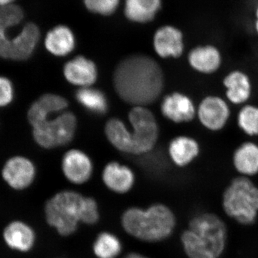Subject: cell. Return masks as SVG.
I'll return each instance as SVG.
<instances>
[{
    "label": "cell",
    "instance_id": "cell-1",
    "mask_svg": "<svg viewBox=\"0 0 258 258\" xmlns=\"http://www.w3.org/2000/svg\"><path fill=\"white\" fill-rule=\"evenodd\" d=\"M113 82L120 99L134 107H146L159 99L165 79L160 64L154 58L134 54L118 62Z\"/></svg>",
    "mask_w": 258,
    "mask_h": 258
},
{
    "label": "cell",
    "instance_id": "cell-2",
    "mask_svg": "<svg viewBox=\"0 0 258 258\" xmlns=\"http://www.w3.org/2000/svg\"><path fill=\"white\" fill-rule=\"evenodd\" d=\"M45 215L47 224L62 237L74 235L81 223L94 225L100 220L96 200L73 190H62L49 199Z\"/></svg>",
    "mask_w": 258,
    "mask_h": 258
},
{
    "label": "cell",
    "instance_id": "cell-3",
    "mask_svg": "<svg viewBox=\"0 0 258 258\" xmlns=\"http://www.w3.org/2000/svg\"><path fill=\"white\" fill-rule=\"evenodd\" d=\"M123 230L137 240L158 242L170 237L176 226L174 212L165 205L153 204L147 208L132 207L122 214Z\"/></svg>",
    "mask_w": 258,
    "mask_h": 258
},
{
    "label": "cell",
    "instance_id": "cell-4",
    "mask_svg": "<svg viewBox=\"0 0 258 258\" xmlns=\"http://www.w3.org/2000/svg\"><path fill=\"white\" fill-rule=\"evenodd\" d=\"M227 228L217 215L203 213L191 219L181 235L185 253L189 258H218L225 249Z\"/></svg>",
    "mask_w": 258,
    "mask_h": 258
},
{
    "label": "cell",
    "instance_id": "cell-5",
    "mask_svg": "<svg viewBox=\"0 0 258 258\" xmlns=\"http://www.w3.org/2000/svg\"><path fill=\"white\" fill-rule=\"evenodd\" d=\"M24 17L23 10L16 5L0 7V57L16 61L28 60L35 52L40 38V31L35 23H28L17 36L10 38L7 27H15Z\"/></svg>",
    "mask_w": 258,
    "mask_h": 258
},
{
    "label": "cell",
    "instance_id": "cell-6",
    "mask_svg": "<svg viewBox=\"0 0 258 258\" xmlns=\"http://www.w3.org/2000/svg\"><path fill=\"white\" fill-rule=\"evenodd\" d=\"M223 208L242 225H252L258 212V187L246 176L232 180L223 195Z\"/></svg>",
    "mask_w": 258,
    "mask_h": 258
},
{
    "label": "cell",
    "instance_id": "cell-7",
    "mask_svg": "<svg viewBox=\"0 0 258 258\" xmlns=\"http://www.w3.org/2000/svg\"><path fill=\"white\" fill-rule=\"evenodd\" d=\"M77 128V118L73 112L66 111L57 116L32 127L35 142L46 149L64 147L72 142Z\"/></svg>",
    "mask_w": 258,
    "mask_h": 258
},
{
    "label": "cell",
    "instance_id": "cell-8",
    "mask_svg": "<svg viewBox=\"0 0 258 258\" xmlns=\"http://www.w3.org/2000/svg\"><path fill=\"white\" fill-rule=\"evenodd\" d=\"M134 155L147 154L154 149L159 137V128L154 113L146 107H134L128 113Z\"/></svg>",
    "mask_w": 258,
    "mask_h": 258
},
{
    "label": "cell",
    "instance_id": "cell-9",
    "mask_svg": "<svg viewBox=\"0 0 258 258\" xmlns=\"http://www.w3.org/2000/svg\"><path fill=\"white\" fill-rule=\"evenodd\" d=\"M231 115L229 102L217 95H207L197 105L196 118L208 132H220L225 129Z\"/></svg>",
    "mask_w": 258,
    "mask_h": 258
},
{
    "label": "cell",
    "instance_id": "cell-10",
    "mask_svg": "<svg viewBox=\"0 0 258 258\" xmlns=\"http://www.w3.org/2000/svg\"><path fill=\"white\" fill-rule=\"evenodd\" d=\"M160 111L166 119L176 124L191 123L197 117V105L186 93L174 91L164 97Z\"/></svg>",
    "mask_w": 258,
    "mask_h": 258
},
{
    "label": "cell",
    "instance_id": "cell-11",
    "mask_svg": "<svg viewBox=\"0 0 258 258\" xmlns=\"http://www.w3.org/2000/svg\"><path fill=\"white\" fill-rule=\"evenodd\" d=\"M153 47L161 58L179 59L185 51L184 33L174 25H163L154 32Z\"/></svg>",
    "mask_w": 258,
    "mask_h": 258
},
{
    "label": "cell",
    "instance_id": "cell-12",
    "mask_svg": "<svg viewBox=\"0 0 258 258\" xmlns=\"http://www.w3.org/2000/svg\"><path fill=\"white\" fill-rule=\"evenodd\" d=\"M61 169L68 181L75 185H83L92 177L93 164L87 154L79 149L68 151L61 161Z\"/></svg>",
    "mask_w": 258,
    "mask_h": 258
},
{
    "label": "cell",
    "instance_id": "cell-13",
    "mask_svg": "<svg viewBox=\"0 0 258 258\" xmlns=\"http://www.w3.org/2000/svg\"><path fill=\"white\" fill-rule=\"evenodd\" d=\"M186 60L190 69L204 76L216 74L223 64V55L218 47L213 44H202L188 52Z\"/></svg>",
    "mask_w": 258,
    "mask_h": 258
},
{
    "label": "cell",
    "instance_id": "cell-14",
    "mask_svg": "<svg viewBox=\"0 0 258 258\" xmlns=\"http://www.w3.org/2000/svg\"><path fill=\"white\" fill-rule=\"evenodd\" d=\"M225 89V98L229 103L244 106L248 103L253 93L252 80L242 70L235 69L226 74L222 79Z\"/></svg>",
    "mask_w": 258,
    "mask_h": 258
},
{
    "label": "cell",
    "instance_id": "cell-15",
    "mask_svg": "<svg viewBox=\"0 0 258 258\" xmlns=\"http://www.w3.org/2000/svg\"><path fill=\"white\" fill-rule=\"evenodd\" d=\"M64 79L80 88L91 87L98 77V69L93 60L83 55H78L64 64Z\"/></svg>",
    "mask_w": 258,
    "mask_h": 258
},
{
    "label": "cell",
    "instance_id": "cell-16",
    "mask_svg": "<svg viewBox=\"0 0 258 258\" xmlns=\"http://www.w3.org/2000/svg\"><path fill=\"white\" fill-rule=\"evenodd\" d=\"M36 169L30 159L15 157L7 161L3 169V179L13 189H27L33 183Z\"/></svg>",
    "mask_w": 258,
    "mask_h": 258
},
{
    "label": "cell",
    "instance_id": "cell-17",
    "mask_svg": "<svg viewBox=\"0 0 258 258\" xmlns=\"http://www.w3.org/2000/svg\"><path fill=\"white\" fill-rule=\"evenodd\" d=\"M101 178L107 189L117 195L128 193L136 182L134 171L129 166L117 161H111L104 166Z\"/></svg>",
    "mask_w": 258,
    "mask_h": 258
},
{
    "label": "cell",
    "instance_id": "cell-18",
    "mask_svg": "<svg viewBox=\"0 0 258 258\" xmlns=\"http://www.w3.org/2000/svg\"><path fill=\"white\" fill-rule=\"evenodd\" d=\"M69 102L64 97L55 93H45L31 105L28 110L29 123L35 126L52 115L66 111Z\"/></svg>",
    "mask_w": 258,
    "mask_h": 258
},
{
    "label": "cell",
    "instance_id": "cell-19",
    "mask_svg": "<svg viewBox=\"0 0 258 258\" xmlns=\"http://www.w3.org/2000/svg\"><path fill=\"white\" fill-rule=\"evenodd\" d=\"M202 147L195 137L179 135L173 138L168 146V154L173 164L178 167H186L200 156Z\"/></svg>",
    "mask_w": 258,
    "mask_h": 258
},
{
    "label": "cell",
    "instance_id": "cell-20",
    "mask_svg": "<svg viewBox=\"0 0 258 258\" xmlns=\"http://www.w3.org/2000/svg\"><path fill=\"white\" fill-rule=\"evenodd\" d=\"M44 44L46 50L52 55L66 57L76 48V35L72 29L67 25H57L47 32Z\"/></svg>",
    "mask_w": 258,
    "mask_h": 258
},
{
    "label": "cell",
    "instance_id": "cell-21",
    "mask_svg": "<svg viewBox=\"0 0 258 258\" xmlns=\"http://www.w3.org/2000/svg\"><path fill=\"white\" fill-rule=\"evenodd\" d=\"M232 164L242 176L258 174V144L253 141H244L239 144L232 154Z\"/></svg>",
    "mask_w": 258,
    "mask_h": 258
},
{
    "label": "cell",
    "instance_id": "cell-22",
    "mask_svg": "<svg viewBox=\"0 0 258 258\" xmlns=\"http://www.w3.org/2000/svg\"><path fill=\"white\" fill-rule=\"evenodd\" d=\"M162 5V0H124L123 13L132 23L147 24L156 18Z\"/></svg>",
    "mask_w": 258,
    "mask_h": 258
},
{
    "label": "cell",
    "instance_id": "cell-23",
    "mask_svg": "<svg viewBox=\"0 0 258 258\" xmlns=\"http://www.w3.org/2000/svg\"><path fill=\"white\" fill-rule=\"evenodd\" d=\"M5 242L10 248L20 252H28L34 247L36 240L35 231L23 222H11L3 234Z\"/></svg>",
    "mask_w": 258,
    "mask_h": 258
},
{
    "label": "cell",
    "instance_id": "cell-24",
    "mask_svg": "<svg viewBox=\"0 0 258 258\" xmlns=\"http://www.w3.org/2000/svg\"><path fill=\"white\" fill-rule=\"evenodd\" d=\"M105 134L110 144L120 152L132 154V137L131 132L123 120L112 118L105 125Z\"/></svg>",
    "mask_w": 258,
    "mask_h": 258
},
{
    "label": "cell",
    "instance_id": "cell-25",
    "mask_svg": "<svg viewBox=\"0 0 258 258\" xmlns=\"http://www.w3.org/2000/svg\"><path fill=\"white\" fill-rule=\"evenodd\" d=\"M75 97L80 105L91 113L103 115L108 111V99L100 90L92 87L79 88Z\"/></svg>",
    "mask_w": 258,
    "mask_h": 258
},
{
    "label": "cell",
    "instance_id": "cell-26",
    "mask_svg": "<svg viewBox=\"0 0 258 258\" xmlns=\"http://www.w3.org/2000/svg\"><path fill=\"white\" fill-rule=\"evenodd\" d=\"M123 249L121 241L114 234L102 232L93 244V254L97 258H117Z\"/></svg>",
    "mask_w": 258,
    "mask_h": 258
},
{
    "label": "cell",
    "instance_id": "cell-27",
    "mask_svg": "<svg viewBox=\"0 0 258 258\" xmlns=\"http://www.w3.org/2000/svg\"><path fill=\"white\" fill-rule=\"evenodd\" d=\"M237 125L249 137H258V106L247 103L241 106L237 114Z\"/></svg>",
    "mask_w": 258,
    "mask_h": 258
},
{
    "label": "cell",
    "instance_id": "cell-28",
    "mask_svg": "<svg viewBox=\"0 0 258 258\" xmlns=\"http://www.w3.org/2000/svg\"><path fill=\"white\" fill-rule=\"evenodd\" d=\"M83 3L90 13L108 17L117 11L119 8L120 0H83Z\"/></svg>",
    "mask_w": 258,
    "mask_h": 258
},
{
    "label": "cell",
    "instance_id": "cell-29",
    "mask_svg": "<svg viewBox=\"0 0 258 258\" xmlns=\"http://www.w3.org/2000/svg\"><path fill=\"white\" fill-rule=\"evenodd\" d=\"M13 84L9 79L0 76V106L10 104L13 99Z\"/></svg>",
    "mask_w": 258,
    "mask_h": 258
},
{
    "label": "cell",
    "instance_id": "cell-30",
    "mask_svg": "<svg viewBox=\"0 0 258 258\" xmlns=\"http://www.w3.org/2000/svg\"><path fill=\"white\" fill-rule=\"evenodd\" d=\"M124 258H150L148 256L144 255L143 254L139 253V252H131L128 253Z\"/></svg>",
    "mask_w": 258,
    "mask_h": 258
},
{
    "label": "cell",
    "instance_id": "cell-31",
    "mask_svg": "<svg viewBox=\"0 0 258 258\" xmlns=\"http://www.w3.org/2000/svg\"><path fill=\"white\" fill-rule=\"evenodd\" d=\"M13 1H14V0H0V7L12 5V3H13Z\"/></svg>",
    "mask_w": 258,
    "mask_h": 258
},
{
    "label": "cell",
    "instance_id": "cell-32",
    "mask_svg": "<svg viewBox=\"0 0 258 258\" xmlns=\"http://www.w3.org/2000/svg\"><path fill=\"white\" fill-rule=\"evenodd\" d=\"M254 30L255 32L256 35L258 36V20H254Z\"/></svg>",
    "mask_w": 258,
    "mask_h": 258
},
{
    "label": "cell",
    "instance_id": "cell-33",
    "mask_svg": "<svg viewBox=\"0 0 258 258\" xmlns=\"http://www.w3.org/2000/svg\"><path fill=\"white\" fill-rule=\"evenodd\" d=\"M254 15H255V20H258V3L256 5L255 9H254Z\"/></svg>",
    "mask_w": 258,
    "mask_h": 258
}]
</instances>
